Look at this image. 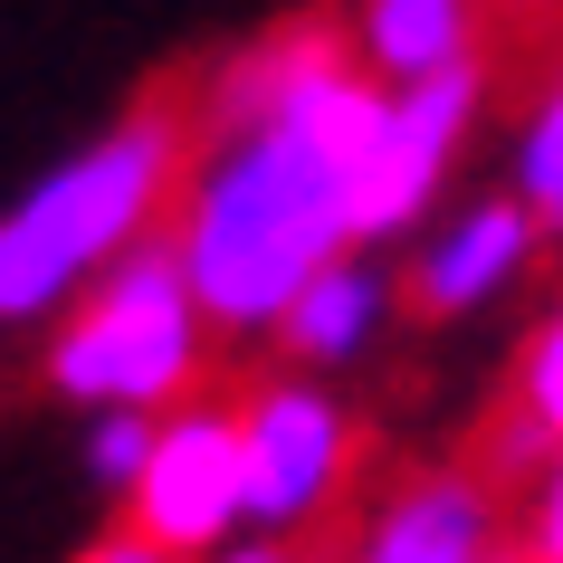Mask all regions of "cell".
I'll list each match as a JSON object with an SVG mask.
<instances>
[{"mask_svg": "<svg viewBox=\"0 0 563 563\" xmlns=\"http://www.w3.org/2000/svg\"><path fill=\"white\" fill-rule=\"evenodd\" d=\"M373 115H383V77L354 58L267 115L201 124L163 239L220 344H267L277 316L306 297V277L363 249L354 173L373 144Z\"/></svg>", "mask_w": 563, "mask_h": 563, "instance_id": "cell-1", "label": "cell"}, {"mask_svg": "<svg viewBox=\"0 0 563 563\" xmlns=\"http://www.w3.org/2000/svg\"><path fill=\"white\" fill-rule=\"evenodd\" d=\"M201 115L191 106H134V115L96 124L87 144H67L38 181L0 201V334L58 325L115 258L173 230L181 173H191Z\"/></svg>", "mask_w": 563, "mask_h": 563, "instance_id": "cell-2", "label": "cell"}, {"mask_svg": "<svg viewBox=\"0 0 563 563\" xmlns=\"http://www.w3.org/2000/svg\"><path fill=\"white\" fill-rule=\"evenodd\" d=\"M210 316L181 277L173 239H144L134 258H115L87 297L67 306L48 344H38V383L67 411H173L210 383Z\"/></svg>", "mask_w": 563, "mask_h": 563, "instance_id": "cell-3", "label": "cell"}, {"mask_svg": "<svg viewBox=\"0 0 563 563\" xmlns=\"http://www.w3.org/2000/svg\"><path fill=\"white\" fill-rule=\"evenodd\" d=\"M249 440V526L258 534H316L354 506L363 477V420L325 373H267L239 391Z\"/></svg>", "mask_w": 563, "mask_h": 563, "instance_id": "cell-4", "label": "cell"}, {"mask_svg": "<svg viewBox=\"0 0 563 563\" xmlns=\"http://www.w3.org/2000/svg\"><path fill=\"white\" fill-rule=\"evenodd\" d=\"M477 124H487V58L420 77V87H383V115H373V144L354 173L363 249H401L459 201V163L477 153Z\"/></svg>", "mask_w": 563, "mask_h": 563, "instance_id": "cell-5", "label": "cell"}, {"mask_svg": "<svg viewBox=\"0 0 563 563\" xmlns=\"http://www.w3.org/2000/svg\"><path fill=\"white\" fill-rule=\"evenodd\" d=\"M124 526L173 544V554L210 563L230 534H249V440H239V401H173L153 430L144 477L124 487Z\"/></svg>", "mask_w": 563, "mask_h": 563, "instance_id": "cell-6", "label": "cell"}, {"mask_svg": "<svg viewBox=\"0 0 563 563\" xmlns=\"http://www.w3.org/2000/svg\"><path fill=\"white\" fill-rule=\"evenodd\" d=\"M544 249L554 239H544V220L516 191H459L411 239V258H401V316H420V325H477V316H497L534 277Z\"/></svg>", "mask_w": 563, "mask_h": 563, "instance_id": "cell-7", "label": "cell"}, {"mask_svg": "<svg viewBox=\"0 0 563 563\" xmlns=\"http://www.w3.org/2000/svg\"><path fill=\"white\" fill-rule=\"evenodd\" d=\"M344 563H516V497L477 459L401 468L354 516Z\"/></svg>", "mask_w": 563, "mask_h": 563, "instance_id": "cell-8", "label": "cell"}, {"mask_svg": "<svg viewBox=\"0 0 563 563\" xmlns=\"http://www.w3.org/2000/svg\"><path fill=\"white\" fill-rule=\"evenodd\" d=\"M391 325H401V277L383 267V249H344L334 267L306 277V297L277 316L267 344H277L287 373H325L334 383V373H354Z\"/></svg>", "mask_w": 563, "mask_h": 563, "instance_id": "cell-9", "label": "cell"}, {"mask_svg": "<svg viewBox=\"0 0 563 563\" xmlns=\"http://www.w3.org/2000/svg\"><path fill=\"white\" fill-rule=\"evenodd\" d=\"M554 449H563V287L534 306V325L516 334L506 401H497V420L477 430V468L516 487V477H526L534 459H554Z\"/></svg>", "mask_w": 563, "mask_h": 563, "instance_id": "cell-10", "label": "cell"}, {"mask_svg": "<svg viewBox=\"0 0 563 563\" xmlns=\"http://www.w3.org/2000/svg\"><path fill=\"white\" fill-rule=\"evenodd\" d=\"M354 58L383 87H420L487 58V0H354Z\"/></svg>", "mask_w": 563, "mask_h": 563, "instance_id": "cell-11", "label": "cell"}, {"mask_svg": "<svg viewBox=\"0 0 563 563\" xmlns=\"http://www.w3.org/2000/svg\"><path fill=\"white\" fill-rule=\"evenodd\" d=\"M506 191L544 220V239L563 249V58L554 77L534 87V106L516 115V144H506Z\"/></svg>", "mask_w": 563, "mask_h": 563, "instance_id": "cell-12", "label": "cell"}, {"mask_svg": "<svg viewBox=\"0 0 563 563\" xmlns=\"http://www.w3.org/2000/svg\"><path fill=\"white\" fill-rule=\"evenodd\" d=\"M153 430H163V411H87V477H96L115 506H124V487L144 477Z\"/></svg>", "mask_w": 563, "mask_h": 563, "instance_id": "cell-13", "label": "cell"}, {"mask_svg": "<svg viewBox=\"0 0 563 563\" xmlns=\"http://www.w3.org/2000/svg\"><path fill=\"white\" fill-rule=\"evenodd\" d=\"M506 497H516V563H563V449L534 459Z\"/></svg>", "mask_w": 563, "mask_h": 563, "instance_id": "cell-14", "label": "cell"}, {"mask_svg": "<svg viewBox=\"0 0 563 563\" xmlns=\"http://www.w3.org/2000/svg\"><path fill=\"white\" fill-rule=\"evenodd\" d=\"M210 563H316V554H306V534H258L249 526V534H230Z\"/></svg>", "mask_w": 563, "mask_h": 563, "instance_id": "cell-15", "label": "cell"}, {"mask_svg": "<svg viewBox=\"0 0 563 563\" xmlns=\"http://www.w3.org/2000/svg\"><path fill=\"white\" fill-rule=\"evenodd\" d=\"M77 563H191V554H173V544H153V534H134V526H115V534H96Z\"/></svg>", "mask_w": 563, "mask_h": 563, "instance_id": "cell-16", "label": "cell"}, {"mask_svg": "<svg viewBox=\"0 0 563 563\" xmlns=\"http://www.w3.org/2000/svg\"><path fill=\"white\" fill-rule=\"evenodd\" d=\"M487 10H506V20H526V10H554V0H487Z\"/></svg>", "mask_w": 563, "mask_h": 563, "instance_id": "cell-17", "label": "cell"}]
</instances>
